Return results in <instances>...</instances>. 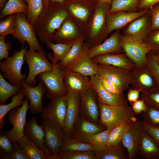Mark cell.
<instances>
[{
    "mask_svg": "<svg viewBox=\"0 0 159 159\" xmlns=\"http://www.w3.org/2000/svg\"><path fill=\"white\" fill-rule=\"evenodd\" d=\"M140 0H112L107 13L121 11H138L137 9Z\"/></svg>",
    "mask_w": 159,
    "mask_h": 159,
    "instance_id": "38",
    "label": "cell"
},
{
    "mask_svg": "<svg viewBox=\"0 0 159 159\" xmlns=\"http://www.w3.org/2000/svg\"><path fill=\"white\" fill-rule=\"evenodd\" d=\"M60 159H97L94 151L61 152Z\"/></svg>",
    "mask_w": 159,
    "mask_h": 159,
    "instance_id": "44",
    "label": "cell"
},
{
    "mask_svg": "<svg viewBox=\"0 0 159 159\" xmlns=\"http://www.w3.org/2000/svg\"><path fill=\"white\" fill-rule=\"evenodd\" d=\"M97 74L111 81L123 92L130 85V71L111 65L98 64Z\"/></svg>",
    "mask_w": 159,
    "mask_h": 159,
    "instance_id": "18",
    "label": "cell"
},
{
    "mask_svg": "<svg viewBox=\"0 0 159 159\" xmlns=\"http://www.w3.org/2000/svg\"><path fill=\"white\" fill-rule=\"evenodd\" d=\"M21 84L14 85L5 80L0 72V104H5L10 97L18 94L22 89Z\"/></svg>",
    "mask_w": 159,
    "mask_h": 159,
    "instance_id": "34",
    "label": "cell"
},
{
    "mask_svg": "<svg viewBox=\"0 0 159 159\" xmlns=\"http://www.w3.org/2000/svg\"><path fill=\"white\" fill-rule=\"evenodd\" d=\"M99 124L110 131L124 122L137 120L131 106L128 103L110 106L99 103Z\"/></svg>",
    "mask_w": 159,
    "mask_h": 159,
    "instance_id": "4",
    "label": "cell"
},
{
    "mask_svg": "<svg viewBox=\"0 0 159 159\" xmlns=\"http://www.w3.org/2000/svg\"><path fill=\"white\" fill-rule=\"evenodd\" d=\"M106 129L103 125L92 123L80 116L74 125L70 138L87 143L92 136Z\"/></svg>",
    "mask_w": 159,
    "mask_h": 159,
    "instance_id": "25",
    "label": "cell"
},
{
    "mask_svg": "<svg viewBox=\"0 0 159 159\" xmlns=\"http://www.w3.org/2000/svg\"><path fill=\"white\" fill-rule=\"evenodd\" d=\"M97 3L92 0H65L64 3L69 16L86 28L94 14Z\"/></svg>",
    "mask_w": 159,
    "mask_h": 159,
    "instance_id": "11",
    "label": "cell"
},
{
    "mask_svg": "<svg viewBox=\"0 0 159 159\" xmlns=\"http://www.w3.org/2000/svg\"><path fill=\"white\" fill-rule=\"evenodd\" d=\"M62 72L67 92L80 93L92 87L90 77L66 69L63 70Z\"/></svg>",
    "mask_w": 159,
    "mask_h": 159,
    "instance_id": "27",
    "label": "cell"
},
{
    "mask_svg": "<svg viewBox=\"0 0 159 159\" xmlns=\"http://www.w3.org/2000/svg\"><path fill=\"white\" fill-rule=\"evenodd\" d=\"M65 97L67 105L64 131L66 137L70 138L74 125L80 117V95L79 93L68 91Z\"/></svg>",
    "mask_w": 159,
    "mask_h": 159,
    "instance_id": "16",
    "label": "cell"
},
{
    "mask_svg": "<svg viewBox=\"0 0 159 159\" xmlns=\"http://www.w3.org/2000/svg\"><path fill=\"white\" fill-rule=\"evenodd\" d=\"M132 104V109L135 114H139L146 111L147 105L145 101L140 98L138 100Z\"/></svg>",
    "mask_w": 159,
    "mask_h": 159,
    "instance_id": "54",
    "label": "cell"
},
{
    "mask_svg": "<svg viewBox=\"0 0 159 159\" xmlns=\"http://www.w3.org/2000/svg\"><path fill=\"white\" fill-rule=\"evenodd\" d=\"M48 48L51 49L52 56L57 63L62 61L69 52L72 44L64 43H54L49 42L45 44Z\"/></svg>",
    "mask_w": 159,
    "mask_h": 159,
    "instance_id": "39",
    "label": "cell"
},
{
    "mask_svg": "<svg viewBox=\"0 0 159 159\" xmlns=\"http://www.w3.org/2000/svg\"><path fill=\"white\" fill-rule=\"evenodd\" d=\"M12 143V150L8 159H30L24 150L19 146L17 142Z\"/></svg>",
    "mask_w": 159,
    "mask_h": 159,
    "instance_id": "49",
    "label": "cell"
},
{
    "mask_svg": "<svg viewBox=\"0 0 159 159\" xmlns=\"http://www.w3.org/2000/svg\"><path fill=\"white\" fill-rule=\"evenodd\" d=\"M149 56L154 60L159 65V54H150Z\"/></svg>",
    "mask_w": 159,
    "mask_h": 159,
    "instance_id": "58",
    "label": "cell"
},
{
    "mask_svg": "<svg viewBox=\"0 0 159 159\" xmlns=\"http://www.w3.org/2000/svg\"><path fill=\"white\" fill-rule=\"evenodd\" d=\"M15 28V14L9 15L0 21V37H5L8 35H13Z\"/></svg>",
    "mask_w": 159,
    "mask_h": 159,
    "instance_id": "42",
    "label": "cell"
},
{
    "mask_svg": "<svg viewBox=\"0 0 159 159\" xmlns=\"http://www.w3.org/2000/svg\"><path fill=\"white\" fill-rule=\"evenodd\" d=\"M98 76L102 85L107 92L115 95L124 94L123 92L111 81L105 77L100 76L98 75Z\"/></svg>",
    "mask_w": 159,
    "mask_h": 159,
    "instance_id": "48",
    "label": "cell"
},
{
    "mask_svg": "<svg viewBox=\"0 0 159 159\" xmlns=\"http://www.w3.org/2000/svg\"><path fill=\"white\" fill-rule=\"evenodd\" d=\"M17 142L30 159H59L58 157L48 155L43 153L35 144L25 136L22 137Z\"/></svg>",
    "mask_w": 159,
    "mask_h": 159,
    "instance_id": "30",
    "label": "cell"
},
{
    "mask_svg": "<svg viewBox=\"0 0 159 159\" xmlns=\"http://www.w3.org/2000/svg\"><path fill=\"white\" fill-rule=\"evenodd\" d=\"M144 130L150 135L159 146V128L142 121Z\"/></svg>",
    "mask_w": 159,
    "mask_h": 159,
    "instance_id": "52",
    "label": "cell"
},
{
    "mask_svg": "<svg viewBox=\"0 0 159 159\" xmlns=\"http://www.w3.org/2000/svg\"><path fill=\"white\" fill-rule=\"evenodd\" d=\"M150 10L132 21L122 29V34L143 42L150 31L151 17Z\"/></svg>",
    "mask_w": 159,
    "mask_h": 159,
    "instance_id": "15",
    "label": "cell"
},
{
    "mask_svg": "<svg viewBox=\"0 0 159 159\" xmlns=\"http://www.w3.org/2000/svg\"><path fill=\"white\" fill-rule=\"evenodd\" d=\"M11 46V42H6L4 37H0V60L9 57V51Z\"/></svg>",
    "mask_w": 159,
    "mask_h": 159,
    "instance_id": "53",
    "label": "cell"
},
{
    "mask_svg": "<svg viewBox=\"0 0 159 159\" xmlns=\"http://www.w3.org/2000/svg\"><path fill=\"white\" fill-rule=\"evenodd\" d=\"M144 130L142 121L137 120L131 121L122 142L127 151L129 159H133L138 154L140 138Z\"/></svg>",
    "mask_w": 159,
    "mask_h": 159,
    "instance_id": "21",
    "label": "cell"
},
{
    "mask_svg": "<svg viewBox=\"0 0 159 159\" xmlns=\"http://www.w3.org/2000/svg\"><path fill=\"white\" fill-rule=\"evenodd\" d=\"M120 41L124 53L135 64L141 67L147 64V55L150 49L144 43L121 34Z\"/></svg>",
    "mask_w": 159,
    "mask_h": 159,
    "instance_id": "10",
    "label": "cell"
},
{
    "mask_svg": "<svg viewBox=\"0 0 159 159\" xmlns=\"http://www.w3.org/2000/svg\"><path fill=\"white\" fill-rule=\"evenodd\" d=\"M0 155L1 159H8L12 149V143L9 140L5 131L0 130Z\"/></svg>",
    "mask_w": 159,
    "mask_h": 159,
    "instance_id": "43",
    "label": "cell"
},
{
    "mask_svg": "<svg viewBox=\"0 0 159 159\" xmlns=\"http://www.w3.org/2000/svg\"><path fill=\"white\" fill-rule=\"evenodd\" d=\"M95 154L97 159H129L127 151L122 143L116 145L106 147L103 151Z\"/></svg>",
    "mask_w": 159,
    "mask_h": 159,
    "instance_id": "31",
    "label": "cell"
},
{
    "mask_svg": "<svg viewBox=\"0 0 159 159\" xmlns=\"http://www.w3.org/2000/svg\"><path fill=\"white\" fill-rule=\"evenodd\" d=\"M69 16L64 3L50 2L44 9L35 26L37 35L42 43L53 42L52 37Z\"/></svg>",
    "mask_w": 159,
    "mask_h": 159,
    "instance_id": "1",
    "label": "cell"
},
{
    "mask_svg": "<svg viewBox=\"0 0 159 159\" xmlns=\"http://www.w3.org/2000/svg\"><path fill=\"white\" fill-rule=\"evenodd\" d=\"M94 146L91 144L71 138H66L61 152L94 151Z\"/></svg>",
    "mask_w": 159,
    "mask_h": 159,
    "instance_id": "35",
    "label": "cell"
},
{
    "mask_svg": "<svg viewBox=\"0 0 159 159\" xmlns=\"http://www.w3.org/2000/svg\"><path fill=\"white\" fill-rule=\"evenodd\" d=\"M7 0H0V9L1 10L4 7Z\"/></svg>",
    "mask_w": 159,
    "mask_h": 159,
    "instance_id": "59",
    "label": "cell"
},
{
    "mask_svg": "<svg viewBox=\"0 0 159 159\" xmlns=\"http://www.w3.org/2000/svg\"><path fill=\"white\" fill-rule=\"evenodd\" d=\"M28 45L24 48L22 47L20 50H15L12 55L0 62V69L3 72V76L12 85L21 84L26 78L25 74L21 73L24 64V54Z\"/></svg>",
    "mask_w": 159,
    "mask_h": 159,
    "instance_id": "5",
    "label": "cell"
},
{
    "mask_svg": "<svg viewBox=\"0 0 159 159\" xmlns=\"http://www.w3.org/2000/svg\"><path fill=\"white\" fill-rule=\"evenodd\" d=\"M24 60L27 64L29 73L25 81L31 87H34L37 82L36 76L45 72L51 71L53 69L52 63L46 57L45 50L37 52L30 49L26 50L24 56Z\"/></svg>",
    "mask_w": 159,
    "mask_h": 159,
    "instance_id": "7",
    "label": "cell"
},
{
    "mask_svg": "<svg viewBox=\"0 0 159 159\" xmlns=\"http://www.w3.org/2000/svg\"><path fill=\"white\" fill-rule=\"evenodd\" d=\"M50 100L43 106L40 117L64 131L67 105L66 97L57 96Z\"/></svg>",
    "mask_w": 159,
    "mask_h": 159,
    "instance_id": "8",
    "label": "cell"
},
{
    "mask_svg": "<svg viewBox=\"0 0 159 159\" xmlns=\"http://www.w3.org/2000/svg\"><path fill=\"white\" fill-rule=\"evenodd\" d=\"M140 98L145 101L147 105L159 110V89L157 88L149 92L142 93Z\"/></svg>",
    "mask_w": 159,
    "mask_h": 159,
    "instance_id": "45",
    "label": "cell"
},
{
    "mask_svg": "<svg viewBox=\"0 0 159 159\" xmlns=\"http://www.w3.org/2000/svg\"><path fill=\"white\" fill-rule=\"evenodd\" d=\"M0 18L3 19L8 15L22 13L26 16L28 12V7L24 0H8L1 10Z\"/></svg>",
    "mask_w": 159,
    "mask_h": 159,
    "instance_id": "32",
    "label": "cell"
},
{
    "mask_svg": "<svg viewBox=\"0 0 159 159\" xmlns=\"http://www.w3.org/2000/svg\"><path fill=\"white\" fill-rule=\"evenodd\" d=\"M138 153L142 158L159 159V146L144 130L140 136Z\"/></svg>",
    "mask_w": 159,
    "mask_h": 159,
    "instance_id": "29",
    "label": "cell"
},
{
    "mask_svg": "<svg viewBox=\"0 0 159 159\" xmlns=\"http://www.w3.org/2000/svg\"><path fill=\"white\" fill-rule=\"evenodd\" d=\"M28 100L25 97L21 106L14 108L9 112L8 119L13 127L11 130L5 132L12 142H17L24 136V130L26 122V115L29 109Z\"/></svg>",
    "mask_w": 159,
    "mask_h": 159,
    "instance_id": "12",
    "label": "cell"
},
{
    "mask_svg": "<svg viewBox=\"0 0 159 159\" xmlns=\"http://www.w3.org/2000/svg\"><path fill=\"white\" fill-rule=\"evenodd\" d=\"M150 9H145L131 11H121L107 13L106 21L109 33L122 29L132 21L149 11Z\"/></svg>",
    "mask_w": 159,
    "mask_h": 159,
    "instance_id": "20",
    "label": "cell"
},
{
    "mask_svg": "<svg viewBox=\"0 0 159 159\" xmlns=\"http://www.w3.org/2000/svg\"><path fill=\"white\" fill-rule=\"evenodd\" d=\"M92 0L96 3H97V0Z\"/></svg>",
    "mask_w": 159,
    "mask_h": 159,
    "instance_id": "61",
    "label": "cell"
},
{
    "mask_svg": "<svg viewBox=\"0 0 159 159\" xmlns=\"http://www.w3.org/2000/svg\"><path fill=\"white\" fill-rule=\"evenodd\" d=\"M140 91L134 89H130L127 93V100L132 103L138 100L140 98L139 93Z\"/></svg>",
    "mask_w": 159,
    "mask_h": 159,
    "instance_id": "56",
    "label": "cell"
},
{
    "mask_svg": "<svg viewBox=\"0 0 159 159\" xmlns=\"http://www.w3.org/2000/svg\"><path fill=\"white\" fill-rule=\"evenodd\" d=\"M110 130L106 129L104 131L92 136L87 143L92 145L95 153L103 151L106 148L107 138Z\"/></svg>",
    "mask_w": 159,
    "mask_h": 159,
    "instance_id": "41",
    "label": "cell"
},
{
    "mask_svg": "<svg viewBox=\"0 0 159 159\" xmlns=\"http://www.w3.org/2000/svg\"><path fill=\"white\" fill-rule=\"evenodd\" d=\"M130 84L133 89L139 90L141 93L148 92L157 88L147 64L141 67H135L130 71Z\"/></svg>",
    "mask_w": 159,
    "mask_h": 159,
    "instance_id": "17",
    "label": "cell"
},
{
    "mask_svg": "<svg viewBox=\"0 0 159 159\" xmlns=\"http://www.w3.org/2000/svg\"><path fill=\"white\" fill-rule=\"evenodd\" d=\"M143 42L154 54H159V29L150 31Z\"/></svg>",
    "mask_w": 159,
    "mask_h": 159,
    "instance_id": "46",
    "label": "cell"
},
{
    "mask_svg": "<svg viewBox=\"0 0 159 159\" xmlns=\"http://www.w3.org/2000/svg\"><path fill=\"white\" fill-rule=\"evenodd\" d=\"M25 80L21 84L24 96L29 101L30 112L33 114L41 113L43 109L42 99L46 93V90L40 82L36 87H31L26 83Z\"/></svg>",
    "mask_w": 159,
    "mask_h": 159,
    "instance_id": "22",
    "label": "cell"
},
{
    "mask_svg": "<svg viewBox=\"0 0 159 159\" xmlns=\"http://www.w3.org/2000/svg\"><path fill=\"white\" fill-rule=\"evenodd\" d=\"M80 94V116L92 123L99 124L100 110L96 93L91 87Z\"/></svg>",
    "mask_w": 159,
    "mask_h": 159,
    "instance_id": "13",
    "label": "cell"
},
{
    "mask_svg": "<svg viewBox=\"0 0 159 159\" xmlns=\"http://www.w3.org/2000/svg\"><path fill=\"white\" fill-rule=\"evenodd\" d=\"M112 0H97V2H104L107 3L110 5Z\"/></svg>",
    "mask_w": 159,
    "mask_h": 159,
    "instance_id": "60",
    "label": "cell"
},
{
    "mask_svg": "<svg viewBox=\"0 0 159 159\" xmlns=\"http://www.w3.org/2000/svg\"><path fill=\"white\" fill-rule=\"evenodd\" d=\"M40 125L45 132V147L52 155L60 159L59 154L67 138L64 131L42 119L40 120Z\"/></svg>",
    "mask_w": 159,
    "mask_h": 159,
    "instance_id": "14",
    "label": "cell"
},
{
    "mask_svg": "<svg viewBox=\"0 0 159 159\" xmlns=\"http://www.w3.org/2000/svg\"><path fill=\"white\" fill-rule=\"evenodd\" d=\"M110 5L97 2L95 12L86 26L85 42L90 47L96 46L104 42L109 34L106 16Z\"/></svg>",
    "mask_w": 159,
    "mask_h": 159,
    "instance_id": "2",
    "label": "cell"
},
{
    "mask_svg": "<svg viewBox=\"0 0 159 159\" xmlns=\"http://www.w3.org/2000/svg\"><path fill=\"white\" fill-rule=\"evenodd\" d=\"M23 13L15 14V28L13 36L24 47L26 42L29 45V49L37 51L44 50L37 38L35 27L27 20Z\"/></svg>",
    "mask_w": 159,
    "mask_h": 159,
    "instance_id": "6",
    "label": "cell"
},
{
    "mask_svg": "<svg viewBox=\"0 0 159 159\" xmlns=\"http://www.w3.org/2000/svg\"><path fill=\"white\" fill-rule=\"evenodd\" d=\"M28 7L27 19L32 25L36 24L44 9L42 0H24Z\"/></svg>",
    "mask_w": 159,
    "mask_h": 159,
    "instance_id": "37",
    "label": "cell"
},
{
    "mask_svg": "<svg viewBox=\"0 0 159 159\" xmlns=\"http://www.w3.org/2000/svg\"><path fill=\"white\" fill-rule=\"evenodd\" d=\"M131 121H127L122 122L110 131L106 147L116 145L122 143L124 136L130 126Z\"/></svg>",
    "mask_w": 159,
    "mask_h": 159,
    "instance_id": "33",
    "label": "cell"
},
{
    "mask_svg": "<svg viewBox=\"0 0 159 159\" xmlns=\"http://www.w3.org/2000/svg\"><path fill=\"white\" fill-rule=\"evenodd\" d=\"M86 35V28L69 16L55 32L52 40L56 43L73 44L80 40H85Z\"/></svg>",
    "mask_w": 159,
    "mask_h": 159,
    "instance_id": "9",
    "label": "cell"
},
{
    "mask_svg": "<svg viewBox=\"0 0 159 159\" xmlns=\"http://www.w3.org/2000/svg\"><path fill=\"white\" fill-rule=\"evenodd\" d=\"M90 78L91 87L96 93L99 103L115 106L127 103L124 94L115 95L107 92L101 84L97 74Z\"/></svg>",
    "mask_w": 159,
    "mask_h": 159,
    "instance_id": "24",
    "label": "cell"
},
{
    "mask_svg": "<svg viewBox=\"0 0 159 159\" xmlns=\"http://www.w3.org/2000/svg\"><path fill=\"white\" fill-rule=\"evenodd\" d=\"M90 47L88 44L84 42L79 55L65 69L78 72L88 77L97 74L98 64L93 61L88 54Z\"/></svg>",
    "mask_w": 159,
    "mask_h": 159,
    "instance_id": "19",
    "label": "cell"
},
{
    "mask_svg": "<svg viewBox=\"0 0 159 159\" xmlns=\"http://www.w3.org/2000/svg\"><path fill=\"white\" fill-rule=\"evenodd\" d=\"M47 55L52 63L51 71L42 72L37 76L39 82L42 83L45 90L47 99L50 100L57 96H65L67 91L65 87L62 70L53 59L52 54L47 52Z\"/></svg>",
    "mask_w": 159,
    "mask_h": 159,
    "instance_id": "3",
    "label": "cell"
},
{
    "mask_svg": "<svg viewBox=\"0 0 159 159\" xmlns=\"http://www.w3.org/2000/svg\"><path fill=\"white\" fill-rule=\"evenodd\" d=\"M159 2V0H140L137 11L150 9L153 5Z\"/></svg>",
    "mask_w": 159,
    "mask_h": 159,
    "instance_id": "55",
    "label": "cell"
},
{
    "mask_svg": "<svg viewBox=\"0 0 159 159\" xmlns=\"http://www.w3.org/2000/svg\"><path fill=\"white\" fill-rule=\"evenodd\" d=\"M147 65L154 78L157 87L159 89V65L156 62L147 55Z\"/></svg>",
    "mask_w": 159,
    "mask_h": 159,
    "instance_id": "51",
    "label": "cell"
},
{
    "mask_svg": "<svg viewBox=\"0 0 159 159\" xmlns=\"http://www.w3.org/2000/svg\"><path fill=\"white\" fill-rule=\"evenodd\" d=\"M120 30L115 31L109 37L101 43L90 47L87 53L90 57L92 59L96 56L107 53H124L120 41L121 34Z\"/></svg>",
    "mask_w": 159,
    "mask_h": 159,
    "instance_id": "23",
    "label": "cell"
},
{
    "mask_svg": "<svg viewBox=\"0 0 159 159\" xmlns=\"http://www.w3.org/2000/svg\"><path fill=\"white\" fill-rule=\"evenodd\" d=\"M25 97L22 88L18 94L13 97L11 102L7 104L0 105V129L1 130L6 125L4 120L5 115L11 110L17 107L21 106L24 103L23 100Z\"/></svg>",
    "mask_w": 159,
    "mask_h": 159,
    "instance_id": "36",
    "label": "cell"
},
{
    "mask_svg": "<svg viewBox=\"0 0 159 159\" xmlns=\"http://www.w3.org/2000/svg\"><path fill=\"white\" fill-rule=\"evenodd\" d=\"M24 133V136L35 144L43 153L48 155H52L44 146L45 132L42 126L38 124L36 117H32L26 122Z\"/></svg>",
    "mask_w": 159,
    "mask_h": 159,
    "instance_id": "26",
    "label": "cell"
},
{
    "mask_svg": "<svg viewBox=\"0 0 159 159\" xmlns=\"http://www.w3.org/2000/svg\"><path fill=\"white\" fill-rule=\"evenodd\" d=\"M85 39H81L73 44L67 54L61 62L57 63L60 68L63 70L73 62L80 54Z\"/></svg>",
    "mask_w": 159,
    "mask_h": 159,
    "instance_id": "40",
    "label": "cell"
},
{
    "mask_svg": "<svg viewBox=\"0 0 159 159\" xmlns=\"http://www.w3.org/2000/svg\"><path fill=\"white\" fill-rule=\"evenodd\" d=\"M92 59L97 64L111 65L130 71L135 67L134 63L124 53L102 54L96 56Z\"/></svg>",
    "mask_w": 159,
    "mask_h": 159,
    "instance_id": "28",
    "label": "cell"
},
{
    "mask_svg": "<svg viewBox=\"0 0 159 159\" xmlns=\"http://www.w3.org/2000/svg\"><path fill=\"white\" fill-rule=\"evenodd\" d=\"M151 17L150 31L159 29V2L150 9Z\"/></svg>",
    "mask_w": 159,
    "mask_h": 159,
    "instance_id": "50",
    "label": "cell"
},
{
    "mask_svg": "<svg viewBox=\"0 0 159 159\" xmlns=\"http://www.w3.org/2000/svg\"><path fill=\"white\" fill-rule=\"evenodd\" d=\"M142 114L143 121L159 128V110L147 105L146 110Z\"/></svg>",
    "mask_w": 159,
    "mask_h": 159,
    "instance_id": "47",
    "label": "cell"
},
{
    "mask_svg": "<svg viewBox=\"0 0 159 159\" xmlns=\"http://www.w3.org/2000/svg\"><path fill=\"white\" fill-rule=\"evenodd\" d=\"M44 5V9L47 7L49 3L50 2L59 3H64L65 0H42Z\"/></svg>",
    "mask_w": 159,
    "mask_h": 159,
    "instance_id": "57",
    "label": "cell"
}]
</instances>
